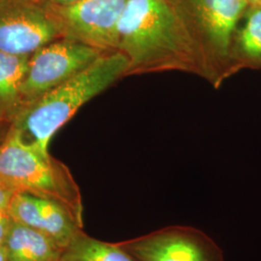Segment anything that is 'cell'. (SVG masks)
<instances>
[{"mask_svg": "<svg viewBox=\"0 0 261 261\" xmlns=\"http://www.w3.org/2000/svg\"><path fill=\"white\" fill-rule=\"evenodd\" d=\"M0 185L61 204L84 225V203L80 187L62 162L27 140L13 125L0 146Z\"/></svg>", "mask_w": 261, "mask_h": 261, "instance_id": "cell-3", "label": "cell"}, {"mask_svg": "<svg viewBox=\"0 0 261 261\" xmlns=\"http://www.w3.org/2000/svg\"><path fill=\"white\" fill-rule=\"evenodd\" d=\"M128 0H79L66 5L46 3L61 39L103 51L117 50L118 27Z\"/></svg>", "mask_w": 261, "mask_h": 261, "instance_id": "cell-4", "label": "cell"}, {"mask_svg": "<svg viewBox=\"0 0 261 261\" xmlns=\"http://www.w3.org/2000/svg\"><path fill=\"white\" fill-rule=\"evenodd\" d=\"M119 245L138 261H224L219 246L191 226H168Z\"/></svg>", "mask_w": 261, "mask_h": 261, "instance_id": "cell-7", "label": "cell"}, {"mask_svg": "<svg viewBox=\"0 0 261 261\" xmlns=\"http://www.w3.org/2000/svg\"><path fill=\"white\" fill-rule=\"evenodd\" d=\"M61 39L42 0H0V50L30 56Z\"/></svg>", "mask_w": 261, "mask_h": 261, "instance_id": "cell-8", "label": "cell"}, {"mask_svg": "<svg viewBox=\"0 0 261 261\" xmlns=\"http://www.w3.org/2000/svg\"><path fill=\"white\" fill-rule=\"evenodd\" d=\"M12 127H13L12 123L0 120V146L2 145V143L7 139Z\"/></svg>", "mask_w": 261, "mask_h": 261, "instance_id": "cell-16", "label": "cell"}, {"mask_svg": "<svg viewBox=\"0 0 261 261\" xmlns=\"http://www.w3.org/2000/svg\"><path fill=\"white\" fill-rule=\"evenodd\" d=\"M29 56H14L0 50V120L14 125L25 111L22 84Z\"/></svg>", "mask_w": 261, "mask_h": 261, "instance_id": "cell-11", "label": "cell"}, {"mask_svg": "<svg viewBox=\"0 0 261 261\" xmlns=\"http://www.w3.org/2000/svg\"><path fill=\"white\" fill-rule=\"evenodd\" d=\"M250 4H261V0H247Z\"/></svg>", "mask_w": 261, "mask_h": 261, "instance_id": "cell-19", "label": "cell"}, {"mask_svg": "<svg viewBox=\"0 0 261 261\" xmlns=\"http://www.w3.org/2000/svg\"><path fill=\"white\" fill-rule=\"evenodd\" d=\"M60 261H138L119 243L98 240L82 230L62 253Z\"/></svg>", "mask_w": 261, "mask_h": 261, "instance_id": "cell-13", "label": "cell"}, {"mask_svg": "<svg viewBox=\"0 0 261 261\" xmlns=\"http://www.w3.org/2000/svg\"><path fill=\"white\" fill-rule=\"evenodd\" d=\"M46 3L49 4H56V5H66V4H70V3H74L79 0H42Z\"/></svg>", "mask_w": 261, "mask_h": 261, "instance_id": "cell-17", "label": "cell"}, {"mask_svg": "<svg viewBox=\"0 0 261 261\" xmlns=\"http://www.w3.org/2000/svg\"><path fill=\"white\" fill-rule=\"evenodd\" d=\"M232 61L241 68L261 69V4H250L234 36Z\"/></svg>", "mask_w": 261, "mask_h": 261, "instance_id": "cell-12", "label": "cell"}, {"mask_svg": "<svg viewBox=\"0 0 261 261\" xmlns=\"http://www.w3.org/2000/svg\"><path fill=\"white\" fill-rule=\"evenodd\" d=\"M3 246L7 261H60L64 252L46 234L16 222Z\"/></svg>", "mask_w": 261, "mask_h": 261, "instance_id": "cell-10", "label": "cell"}, {"mask_svg": "<svg viewBox=\"0 0 261 261\" xmlns=\"http://www.w3.org/2000/svg\"><path fill=\"white\" fill-rule=\"evenodd\" d=\"M117 50L129 60L128 75L184 72L215 87L224 81L180 0H128Z\"/></svg>", "mask_w": 261, "mask_h": 261, "instance_id": "cell-1", "label": "cell"}, {"mask_svg": "<svg viewBox=\"0 0 261 261\" xmlns=\"http://www.w3.org/2000/svg\"><path fill=\"white\" fill-rule=\"evenodd\" d=\"M223 79L235 73L232 48L247 0H180Z\"/></svg>", "mask_w": 261, "mask_h": 261, "instance_id": "cell-6", "label": "cell"}, {"mask_svg": "<svg viewBox=\"0 0 261 261\" xmlns=\"http://www.w3.org/2000/svg\"><path fill=\"white\" fill-rule=\"evenodd\" d=\"M13 224L14 220L9 214L8 209H0V245H4Z\"/></svg>", "mask_w": 261, "mask_h": 261, "instance_id": "cell-14", "label": "cell"}, {"mask_svg": "<svg viewBox=\"0 0 261 261\" xmlns=\"http://www.w3.org/2000/svg\"><path fill=\"white\" fill-rule=\"evenodd\" d=\"M14 193L0 185V209H8Z\"/></svg>", "mask_w": 261, "mask_h": 261, "instance_id": "cell-15", "label": "cell"}, {"mask_svg": "<svg viewBox=\"0 0 261 261\" xmlns=\"http://www.w3.org/2000/svg\"><path fill=\"white\" fill-rule=\"evenodd\" d=\"M105 53L68 39H57L39 48L29 56L22 84L25 111L43 95L82 72Z\"/></svg>", "mask_w": 261, "mask_h": 261, "instance_id": "cell-5", "label": "cell"}, {"mask_svg": "<svg viewBox=\"0 0 261 261\" xmlns=\"http://www.w3.org/2000/svg\"><path fill=\"white\" fill-rule=\"evenodd\" d=\"M129 60L122 53H105L92 64L43 95L14 123L27 140L48 151L51 138L94 97L124 76Z\"/></svg>", "mask_w": 261, "mask_h": 261, "instance_id": "cell-2", "label": "cell"}, {"mask_svg": "<svg viewBox=\"0 0 261 261\" xmlns=\"http://www.w3.org/2000/svg\"><path fill=\"white\" fill-rule=\"evenodd\" d=\"M0 261H7L6 251L3 245H0Z\"/></svg>", "mask_w": 261, "mask_h": 261, "instance_id": "cell-18", "label": "cell"}, {"mask_svg": "<svg viewBox=\"0 0 261 261\" xmlns=\"http://www.w3.org/2000/svg\"><path fill=\"white\" fill-rule=\"evenodd\" d=\"M8 212L14 222L46 234L64 250L84 230V225L65 207L28 194H14Z\"/></svg>", "mask_w": 261, "mask_h": 261, "instance_id": "cell-9", "label": "cell"}]
</instances>
